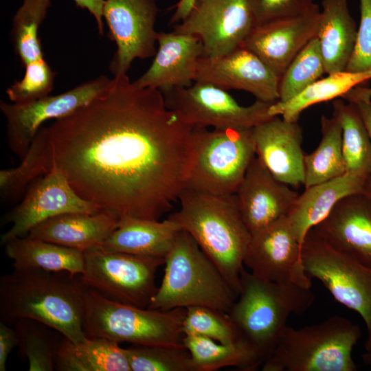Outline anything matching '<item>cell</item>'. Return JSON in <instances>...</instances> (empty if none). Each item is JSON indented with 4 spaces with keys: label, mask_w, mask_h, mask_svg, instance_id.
Listing matches in <instances>:
<instances>
[{
    "label": "cell",
    "mask_w": 371,
    "mask_h": 371,
    "mask_svg": "<svg viewBox=\"0 0 371 371\" xmlns=\"http://www.w3.org/2000/svg\"><path fill=\"white\" fill-rule=\"evenodd\" d=\"M320 12L315 3L300 14L256 25L242 46L257 55L280 78L296 55L316 37Z\"/></svg>",
    "instance_id": "obj_18"
},
{
    "label": "cell",
    "mask_w": 371,
    "mask_h": 371,
    "mask_svg": "<svg viewBox=\"0 0 371 371\" xmlns=\"http://www.w3.org/2000/svg\"><path fill=\"white\" fill-rule=\"evenodd\" d=\"M17 348L28 362L30 371H53L63 337L60 333L39 322L21 319L14 322Z\"/></svg>",
    "instance_id": "obj_34"
},
{
    "label": "cell",
    "mask_w": 371,
    "mask_h": 371,
    "mask_svg": "<svg viewBox=\"0 0 371 371\" xmlns=\"http://www.w3.org/2000/svg\"><path fill=\"white\" fill-rule=\"evenodd\" d=\"M244 265L265 280L311 288L302 262V243L287 216L251 234Z\"/></svg>",
    "instance_id": "obj_16"
},
{
    "label": "cell",
    "mask_w": 371,
    "mask_h": 371,
    "mask_svg": "<svg viewBox=\"0 0 371 371\" xmlns=\"http://www.w3.org/2000/svg\"><path fill=\"white\" fill-rule=\"evenodd\" d=\"M314 300L311 288L265 280L244 268L238 295L227 313L240 338L263 363L273 352L289 317L303 313Z\"/></svg>",
    "instance_id": "obj_4"
},
{
    "label": "cell",
    "mask_w": 371,
    "mask_h": 371,
    "mask_svg": "<svg viewBox=\"0 0 371 371\" xmlns=\"http://www.w3.org/2000/svg\"><path fill=\"white\" fill-rule=\"evenodd\" d=\"M302 259L310 278L319 280L337 302L361 315L367 329L365 348L371 353V268L333 248L313 228L302 244Z\"/></svg>",
    "instance_id": "obj_10"
},
{
    "label": "cell",
    "mask_w": 371,
    "mask_h": 371,
    "mask_svg": "<svg viewBox=\"0 0 371 371\" xmlns=\"http://www.w3.org/2000/svg\"><path fill=\"white\" fill-rule=\"evenodd\" d=\"M370 92H371V88H370Z\"/></svg>",
    "instance_id": "obj_48"
},
{
    "label": "cell",
    "mask_w": 371,
    "mask_h": 371,
    "mask_svg": "<svg viewBox=\"0 0 371 371\" xmlns=\"http://www.w3.org/2000/svg\"><path fill=\"white\" fill-rule=\"evenodd\" d=\"M13 269H39L66 271L80 276L84 269V252L27 236L14 238L5 244Z\"/></svg>",
    "instance_id": "obj_27"
},
{
    "label": "cell",
    "mask_w": 371,
    "mask_h": 371,
    "mask_svg": "<svg viewBox=\"0 0 371 371\" xmlns=\"http://www.w3.org/2000/svg\"><path fill=\"white\" fill-rule=\"evenodd\" d=\"M363 192L367 194L371 199V176L367 179Z\"/></svg>",
    "instance_id": "obj_46"
},
{
    "label": "cell",
    "mask_w": 371,
    "mask_h": 371,
    "mask_svg": "<svg viewBox=\"0 0 371 371\" xmlns=\"http://www.w3.org/2000/svg\"><path fill=\"white\" fill-rule=\"evenodd\" d=\"M118 220L105 210L65 214L41 223L27 236L84 252L102 245L117 228Z\"/></svg>",
    "instance_id": "obj_23"
},
{
    "label": "cell",
    "mask_w": 371,
    "mask_h": 371,
    "mask_svg": "<svg viewBox=\"0 0 371 371\" xmlns=\"http://www.w3.org/2000/svg\"><path fill=\"white\" fill-rule=\"evenodd\" d=\"M371 80V71H341L319 78L298 95L285 101H276L270 107L272 116L280 115L288 121H298L301 113L309 106L338 97L342 98L354 87Z\"/></svg>",
    "instance_id": "obj_30"
},
{
    "label": "cell",
    "mask_w": 371,
    "mask_h": 371,
    "mask_svg": "<svg viewBox=\"0 0 371 371\" xmlns=\"http://www.w3.org/2000/svg\"><path fill=\"white\" fill-rule=\"evenodd\" d=\"M45 128L53 165L81 197L118 218L159 220L185 187L193 127L161 91L127 74Z\"/></svg>",
    "instance_id": "obj_1"
},
{
    "label": "cell",
    "mask_w": 371,
    "mask_h": 371,
    "mask_svg": "<svg viewBox=\"0 0 371 371\" xmlns=\"http://www.w3.org/2000/svg\"><path fill=\"white\" fill-rule=\"evenodd\" d=\"M255 25L248 0H196L174 31L196 36L203 56L218 57L242 46Z\"/></svg>",
    "instance_id": "obj_13"
},
{
    "label": "cell",
    "mask_w": 371,
    "mask_h": 371,
    "mask_svg": "<svg viewBox=\"0 0 371 371\" xmlns=\"http://www.w3.org/2000/svg\"><path fill=\"white\" fill-rule=\"evenodd\" d=\"M76 6L86 9L94 17L99 33L104 34L103 6L105 0H73Z\"/></svg>",
    "instance_id": "obj_44"
},
{
    "label": "cell",
    "mask_w": 371,
    "mask_h": 371,
    "mask_svg": "<svg viewBox=\"0 0 371 371\" xmlns=\"http://www.w3.org/2000/svg\"><path fill=\"white\" fill-rule=\"evenodd\" d=\"M248 1L256 25L300 14L315 4L313 0H248Z\"/></svg>",
    "instance_id": "obj_40"
},
{
    "label": "cell",
    "mask_w": 371,
    "mask_h": 371,
    "mask_svg": "<svg viewBox=\"0 0 371 371\" xmlns=\"http://www.w3.org/2000/svg\"><path fill=\"white\" fill-rule=\"evenodd\" d=\"M161 92L168 108L192 127L253 128L273 117L270 107L275 102L256 100L242 106L226 90L207 82L195 81Z\"/></svg>",
    "instance_id": "obj_11"
},
{
    "label": "cell",
    "mask_w": 371,
    "mask_h": 371,
    "mask_svg": "<svg viewBox=\"0 0 371 371\" xmlns=\"http://www.w3.org/2000/svg\"><path fill=\"white\" fill-rule=\"evenodd\" d=\"M252 128L193 127L184 188L216 195L235 194L256 157Z\"/></svg>",
    "instance_id": "obj_8"
},
{
    "label": "cell",
    "mask_w": 371,
    "mask_h": 371,
    "mask_svg": "<svg viewBox=\"0 0 371 371\" xmlns=\"http://www.w3.org/2000/svg\"><path fill=\"white\" fill-rule=\"evenodd\" d=\"M21 160L18 166L0 171V193L3 199L19 196L30 183L46 175L52 168V156L45 126L39 129Z\"/></svg>",
    "instance_id": "obj_33"
},
{
    "label": "cell",
    "mask_w": 371,
    "mask_h": 371,
    "mask_svg": "<svg viewBox=\"0 0 371 371\" xmlns=\"http://www.w3.org/2000/svg\"><path fill=\"white\" fill-rule=\"evenodd\" d=\"M363 359L365 363L371 366V354L366 353L363 355Z\"/></svg>",
    "instance_id": "obj_47"
},
{
    "label": "cell",
    "mask_w": 371,
    "mask_h": 371,
    "mask_svg": "<svg viewBox=\"0 0 371 371\" xmlns=\"http://www.w3.org/2000/svg\"><path fill=\"white\" fill-rule=\"evenodd\" d=\"M24 67L23 77L6 90L12 103L31 102L48 96L53 89L56 73L45 58L32 62Z\"/></svg>",
    "instance_id": "obj_39"
},
{
    "label": "cell",
    "mask_w": 371,
    "mask_h": 371,
    "mask_svg": "<svg viewBox=\"0 0 371 371\" xmlns=\"http://www.w3.org/2000/svg\"><path fill=\"white\" fill-rule=\"evenodd\" d=\"M195 81L225 90L245 91L263 102L279 100L280 78L257 55L243 46L218 57L201 56Z\"/></svg>",
    "instance_id": "obj_17"
},
{
    "label": "cell",
    "mask_w": 371,
    "mask_h": 371,
    "mask_svg": "<svg viewBox=\"0 0 371 371\" xmlns=\"http://www.w3.org/2000/svg\"><path fill=\"white\" fill-rule=\"evenodd\" d=\"M83 328L88 337L144 346L182 345L186 308H140L110 300L85 287Z\"/></svg>",
    "instance_id": "obj_6"
},
{
    "label": "cell",
    "mask_w": 371,
    "mask_h": 371,
    "mask_svg": "<svg viewBox=\"0 0 371 371\" xmlns=\"http://www.w3.org/2000/svg\"><path fill=\"white\" fill-rule=\"evenodd\" d=\"M196 0H179L175 5V10L170 18L169 24L176 25L182 21L190 12Z\"/></svg>",
    "instance_id": "obj_45"
},
{
    "label": "cell",
    "mask_w": 371,
    "mask_h": 371,
    "mask_svg": "<svg viewBox=\"0 0 371 371\" xmlns=\"http://www.w3.org/2000/svg\"><path fill=\"white\" fill-rule=\"evenodd\" d=\"M317 38L326 74L345 71L354 51L357 28L348 0H322Z\"/></svg>",
    "instance_id": "obj_26"
},
{
    "label": "cell",
    "mask_w": 371,
    "mask_h": 371,
    "mask_svg": "<svg viewBox=\"0 0 371 371\" xmlns=\"http://www.w3.org/2000/svg\"><path fill=\"white\" fill-rule=\"evenodd\" d=\"M164 259V275L148 308L202 306L229 311L237 295L188 232H179Z\"/></svg>",
    "instance_id": "obj_5"
},
{
    "label": "cell",
    "mask_w": 371,
    "mask_h": 371,
    "mask_svg": "<svg viewBox=\"0 0 371 371\" xmlns=\"http://www.w3.org/2000/svg\"><path fill=\"white\" fill-rule=\"evenodd\" d=\"M157 13L155 0H105L103 19L117 47L109 65L114 76L126 74L134 60L155 56Z\"/></svg>",
    "instance_id": "obj_14"
},
{
    "label": "cell",
    "mask_w": 371,
    "mask_h": 371,
    "mask_svg": "<svg viewBox=\"0 0 371 371\" xmlns=\"http://www.w3.org/2000/svg\"><path fill=\"white\" fill-rule=\"evenodd\" d=\"M333 113L342 130V151L346 172L368 178L371 174V139L357 106L335 100Z\"/></svg>",
    "instance_id": "obj_31"
},
{
    "label": "cell",
    "mask_w": 371,
    "mask_h": 371,
    "mask_svg": "<svg viewBox=\"0 0 371 371\" xmlns=\"http://www.w3.org/2000/svg\"><path fill=\"white\" fill-rule=\"evenodd\" d=\"M250 233L289 215L299 194L279 181L256 156L235 193Z\"/></svg>",
    "instance_id": "obj_19"
},
{
    "label": "cell",
    "mask_w": 371,
    "mask_h": 371,
    "mask_svg": "<svg viewBox=\"0 0 371 371\" xmlns=\"http://www.w3.org/2000/svg\"><path fill=\"white\" fill-rule=\"evenodd\" d=\"M361 337L359 326L333 316L311 326H286L263 371H355L354 346Z\"/></svg>",
    "instance_id": "obj_7"
},
{
    "label": "cell",
    "mask_w": 371,
    "mask_h": 371,
    "mask_svg": "<svg viewBox=\"0 0 371 371\" xmlns=\"http://www.w3.org/2000/svg\"><path fill=\"white\" fill-rule=\"evenodd\" d=\"M100 211L91 202L81 197L65 174L55 165L29 188L22 201L6 217L10 228L1 236V244L25 236L41 223L69 213L92 214Z\"/></svg>",
    "instance_id": "obj_15"
},
{
    "label": "cell",
    "mask_w": 371,
    "mask_h": 371,
    "mask_svg": "<svg viewBox=\"0 0 371 371\" xmlns=\"http://www.w3.org/2000/svg\"><path fill=\"white\" fill-rule=\"evenodd\" d=\"M161 258L111 251L102 245L84 251L83 284L116 302L148 308L157 287L155 277Z\"/></svg>",
    "instance_id": "obj_9"
},
{
    "label": "cell",
    "mask_w": 371,
    "mask_h": 371,
    "mask_svg": "<svg viewBox=\"0 0 371 371\" xmlns=\"http://www.w3.org/2000/svg\"><path fill=\"white\" fill-rule=\"evenodd\" d=\"M326 74L319 43L311 40L296 55L279 81V100L287 101L298 95Z\"/></svg>",
    "instance_id": "obj_36"
},
{
    "label": "cell",
    "mask_w": 371,
    "mask_h": 371,
    "mask_svg": "<svg viewBox=\"0 0 371 371\" xmlns=\"http://www.w3.org/2000/svg\"><path fill=\"white\" fill-rule=\"evenodd\" d=\"M17 346V336L14 328L0 323V371L6 369V361L12 350Z\"/></svg>",
    "instance_id": "obj_43"
},
{
    "label": "cell",
    "mask_w": 371,
    "mask_h": 371,
    "mask_svg": "<svg viewBox=\"0 0 371 371\" xmlns=\"http://www.w3.org/2000/svg\"><path fill=\"white\" fill-rule=\"evenodd\" d=\"M182 343L190 354L195 371H215L226 367L254 370L262 364L256 351L241 339L221 344L202 336L183 335Z\"/></svg>",
    "instance_id": "obj_29"
},
{
    "label": "cell",
    "mask_w": 371,
    "mask_h": 371,
    "mask_svg": "<svg viewBox=\"0 0 371 371\" xmlns=\"http://www.w3.org/2000/svg\"><path fill=\"white\" fill-rule=\"evenodd\" d=\"M111 80L100 76L66 92L28 103L1 101L0 109L6 122L10 149L21 159L45 122L67 116L87 104L100 94Z\"/></svg>",
    "instance_id": "obj_12"
},
{
    "label": "cell",
    "mask_w": 371,
    "mask_h": 371,
    "mask_svg": "<svg viewBox=\"0 0 371 371\" xmlns=\"http://www.w3.org/2000/svg\"><path fill=\"white\" fill-rule=\"evenodd\" d=\"M80 276L66 271L13 269L0 278L3 322L30 319L56 330L74 343L85 341L83 295Z\"/></svg>",
    "instance_id": "obj_2"
},
{
    "label": "cell",
    "mask_w": 371,
    "mask_h": 371,
    "mask_svg": "<svg viewBox=\"0 0 371 371\" xmlns=\"http://www.w3.org/2000/svg\"><path fill=\"white\" fill-rule=\"evenodd\" d=\"M124 350L131 371H195L190 354L183 344L131 345Z\"/></svg>",
    "instance_id": "obj_37"
},
{
    "label": "cell",
    "mask_w": 371,
    "mask_h": 371,
    "mask_svg": "<svg viewBox=\"0 0 371 371\" xmlns=\"http://www.w3.org/2000/svg\"><path fill=\"white\" fill-rule=\"evenodd\" d=\"M51 5L50 0H23L13 16L12 43L24 67L44 58L38 30Z\"/></svg>",
    "instance_id": "obj_35"
},
{
    "label": "cell",
    "mask_w": 371,
    "mask_h": 371,
    "mask_svg": "<svg viewBox=\"0 0 371 371\" xmlns=\"http://www.w3.org/2000/svg\"><path fill=\"white\" fill-rule=\"evenodd\" d=\"M322 139L317 148L304 156L305 188L346 172L342 151V130L335 117H321Z\"/></svg>",
    "instance_id": "obj_32"
},
{
    "label": "cell",
    "mask_w": 371,
    "mask_h": 371,
    "mask_svg": "<svg viewBox=\"0 0 371 371\" xmlns=\"http://www.w3.org/2000/svg\"><path fill=\"white\" fill-rule=\"evenodd\" d=\"M360 12L354 51L346 69L350 72L371 71V0H360Z\"/></svg>",
    "instance_id": "obj_41"
},
{
    "label": "cell",
    "mask_w": 371,
    "mask_h": 371,
    "mask_svg": "<svg viewBox=\"0 0 371 371\" xmlns=\"http://www.w3.org/2000/svg\"><path fill=\"white\" fill-rule=\"evenodd\" d=\"M367 353H368V354H371V353H370V352H367Z\"/></svg>",
    "instance_id": "obj_49"
},
{
    "label": "cell",
    "mask_w": 371,
    "mask_h": 371,
    "mask_svg": "<svg viewBox=\"0 0 371 371\" xmlns=\"http://www.w3.org/2000/svg\"><path fill=\"white\" fill-rule=\"evenodd\" d=\"M342 98L358 108L371 139V93L370 87L358 85ZM371 176V174H370Z\"/></svg>",
    "instance_id": "obj_42"
},
{
    "label": "cell",
    "mask_w": 371,
    "mask_h": 371,
    "mask_svg": "<svg viewBox=\"0 0 371 371\" xmlns=\"http://www.w3.org/2000/svg\"><path fill=\"white\" fill-rule=\"evenodd\" d=\"M256 156L279 181L298 187L304 182L302 129L298 121L279 115L252 128Z\"/></svg>",
    "instance_id": "obj_20"
},
{
    "label": "cell",
    "mask_w": 371,
    "mask_h": 371,
    "mask_svg": "<svg viewBox=\"0 0 371 371\" xmlns=\"http://www.w3.org/2000/svg\"><path fill=\"white\" fill-rule=\"evenodd\" d=\"M181 227L173 221L124 215L102 246L133 255L165 258Z\"/></svg>",
    "instance_id": "obj_25"
},
{
    "label": "cell",
    "mask_w": 371,
    "mask_h": 371,
    "mask_svg": "<svg viewBox=\"0 0 371 371\" xmlns=\"http://www.w3.org/2000/svg\"><path fill=\"white\" fill-rule=\"evenodd\" d=\"M186 308L182 324L183 335L202 336L221 344H231L240 339L227 313L202 306Z\"/></svg>",
    "instance_id": "obj_38"
},
{
    "label": "cell",
    "mask_w": 371,
    "mask_h": 371,
    "mask_svg": "<svg viewBox=\"0 0 371 371\" xmlns=\"http://www.w3.org/2000/svg\"><path fill=\"white\" fill-rule=\"evenodd\" d=\"M313 228L333 248L371 268V199L367 194L341 199Z\"/></svg>",
    "instance_id": "obj_21"
},
{
    "label": "cell",
    "mask_w": 371,
    "mask_h": 371,
    "mask_svg": "<svg viewBox=\"0 0 371 371\" xmlns=\"http://www.w3.org/2000/svg\"><path fill=\"white\" fill-rule=\"evenodd\" d=\"M100 337L74 343L63 336L57 355L58 371H131L124 348Z\"/></svg>",
    "instance_id": "obj_28"
},
{
    "label": "cell",
    "mask_w": 371,
    "mask_h": 371,
    "mask_svg": "<svg viewBox=\"0 0 371 371\" xmlns=\"http://www.w3.org/2000/svg\"><path fill=\"white\" fill-rule=\"evenodd\" d=\"M157 43L151 65L133 83L161 91L191 85L195 80L198 61L204 54L200 38L175 31L159 32Z\"/></svg>",
    "instance_id": "obj_22"
},
{
    "label": "cell",
    "mask_w": 371,
    "mask_h": 371,
    "mask_svg": "<svg viewBox=\"0 0 371 371\" xmlns=\"http://www.w3.org/2000/svg\"><path fill=\"white\" fill-rule=\"evenodd\" d=\"M368 178L346 172L305 188L287 216L300 243L302 244L308 232L323 221L341 199L363 192Z\"/></svg>",
    "instance_id": "obj_24"
},
{
    "label": "cell",
    "mask_w": 371,
    "mask_h": 371,
    "mask_svg": "<svg viewBox=\"0 0 371 371\" xmlns=\"http://www.w3.org/2000/svg\"><path fill=\"white\" fill-rule=\"evenodd\" d=\"M180 208L168 218L188 232L238 295L251 233L235 194L216 195L183 188Z\"/></svg>",
    "instance_id": "obj_3"
}]
</instances>
